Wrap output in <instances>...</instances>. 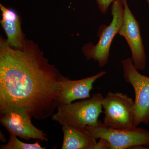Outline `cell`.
<instances>
[{
    "mask_svg": "<svg viewBox=\"0 0 149 149\" xmlns=\"http://www.w3.org/2000/svg\"><path fill=\"white\" fill-rule=\"evenodd\" d=\"M61 75L32 40L17 49L1 36L0 111L19 108L37 120L49 117L57 108Z\"/></svg>",
    "mask_w": 149,
    "mask_h": 149,
    "instance_id": "6da1fadb",
    "label": "cell"
},
{
    "mask_svg": "<svg viewBox=\"0 0 149 149\" xmlns=\"http://www.w3.org/2000/svg\"><path fill=\"white\" fill-rule=\"evenodd\" d=\"M101 93L94 94L89 98L80 101L59 106L52 119L62 126H74L84 128L99 124V116L102 112L103 100Z\"/></svg>",
    "mask_w": 149,
    "mask_h": 149,
    "instance_id": "7a4b0ae2",
    "label": "cell"
},
{
    "mask_svg": "<svg viewBox=\"0 0 149 149\" xmlns=\"http://www.w3.org/2000/svg\"><path fill=\"white\" fill-rule=\"evenodd\" d=\"M123 7L122 0H116L112 3V19L108 26L102 24L99 27L96 45L90 42L85 44L81 50L87 60L93 59L100 68L105 66L109 62L110 49L115 36L118 34L123 20Z\"/></svg>",
    "mask_w": 149,
    "mask_h": 149,
    "instance_id": "3957f363",
    "label": "cell"
},
{
    "mask_svg": "<svg viewBox=\"0 0 149 149\" xmlns=\"http://www.w3.org/2000/svg\"><path fill=\"white\" fill-rule=\"evenodd\" d=\"M123 77L126 83L133 87L135 93L134 125L149 124V77L141 74L130 58L121 61Z\"/></svg>",
    "mask_w": 149,
    "mask_h": 149,
    "instance_id": "277c9868",
    "label": "cell"
},
{
    "mask_svg": "<svg viewBox=\"0 0 149 149\" xmlns=\"http://www.w3.org/2000/svg\"><path fill=\"white\" fill-rule=\"evenodd\" d=\"M85 130L97 139L103 138L110 143L111 149H133L137 146H149V130L134 127L131 129L109 128L99 120L95 126H85Z\"/></svg>",
    "mask_w": 149,
    "mask_h": 149,
    "instance_id": "5b68a950",
    "label": "cell"
},
{
    "mask_svg": "<svg viewBox=\"0 0 149 149\" xmlns=\"http://www.w3.org/2000/svg\"><path fill=\"white\" fill-rule=\"evenodd\" d=\"M134 105L133 99L126 94L109 92L102 103L104 125L117 129L134 128Z\"/></svg>",
    "mask_w": 149,
    "mask_h": 149,
    "instance_id": "8992f818",
    "label": "cell"
},
{
    "mask_svg": "<svg viewBox=\"0 0 149 149\" xmlns=\"http://www.w3.org/2000/svg\"><path fill=\"white\" fill-rule=\"evenodd\" d=\"M0 112V122L10 135L26 141L33 139L47 142V136L32 124V118L26 110L18 108Z\"/></svg>",
    "mask_w": 149,
    "mask_h": 149,
    "instance_id": "52a82bcc",
    "label": "cell"
},
{
    "mask_svg": "<svg viewBox=\"0 0 149 149\" xmlns=\"http://www.w3.org/2000/svg\"><path fill=\"white\" fill-rule=\"evenodd\" d=\"M124 12L123 20L118 34L124 37L131 51L133 65L138 70L146 68V55L140 26L128 5L127 0H122Z\"/></svg>",
    "mask_w": 149,
    "mask_h": 149,
    "instance_id": "ba28073f",
    "label": "cell"
},
{
    "mask_svg": "<svg viewBox=\"0 0 149 149\" xmlns=\"http://www.w3.org/2000/svg\"><path fill=\"white\" fill-rule=\"evenodd\" d=\"M106 74L102 71L91 77L78 80H71L62 75L57 83V94L56 99L57 108L68 104L78 100L91 97V91L94 83Z\"/></svg>",
    "mask_w": 149,
    "mask_h": 149,
    "instance_id": "9c48e42d",
    "label": "cell"
},
{
    "mask_svg": "<svg viewBox=\"0 0 149 149\" xmlns=\"http://www.w3.org/2000/svg\"><path fill=\"white\" fill-rule=\"evenodd\" d=\"M1 12V24L6 35L7 42L17 49L24 47L27 39L22 29V20L16 11L0 4Z\"/></svg>",
    "mask_w": 149,
    "mask_h": 149,
    "instance_id": "30bf717a",
    "label": "cell"
},
{
    "mask_svg": "<svg viewBox=\"0 0 149 149\" xmlns=\"http://www.w3.org/2000/svg\"><path fill=\"white\" fill-rule=\"evenodd\" d=\"M63 140L62 149H91L96 139L85 128L74 126H62Z\"/></svg>",
    "mask_w": 149,
    "mask_h": 149,
    "instance_id": "8fae6325",
    "label": "cell"
},
{
    "mask_svg": "<svg viewBox=\"0 0 149 149\" xmlns=\"http://www.w3.org/2000/svg\"><path fill=\"white\" fill-rule=\"evenodd\" d=\"M1 149H45L46 147H42L39 143V141L34 143H27L19 141L17 137L10 135L7 143L2 145Z\"/></svg>",
    "mask_w": 149,
    "mask_h": 149,
    "instance_id": "7c38bea8",
    "label": "cell"
},
{
    "mask_svg": "<svg viewBox=\"0 0 149 149\" xmlns=\"http://www.w3.org/2000/svg\"><path fill=\"white\" fill-rule=\"evenodd\" d=\"M116 0H96L98 7L102 13L105 14L109 6Z\"/></svg>",
    "mask_w": 149,
    "mask_h": 149,
    "instance_id": "4fadbf2b",
    "label": "cell"
},
{
    "mask_svg": "<svg viewBox=\"0 0 149 149\" xmlns=\"http://www.w3.org/2000/svg\"><path fill=\"white\" fill-rule=\"evenodd\" d=\"M98 142L93 146L91 149H111L110 143L107 140L103 138H100Z\"/></svg>",
    "mask_w": 149,
    "mask_h": 149,
    "instance_id": "5bb4252c",
    "label": "cell"
},
{
    "mask_svg": "<svg viewBox=\"0 0 149 149\" xmlns=\"http://www.w3.org/2000/svg\"><path fill=\"white\" fill-rule=\"evenodd\" d=\"M147 2H148V3H149V0H147Z\"/></svg>",
    "mask_w": 149,
    "mask_h": 149,
    "instance_id": "9a60e30c",
    "label": "cell"
}]
</instances>
